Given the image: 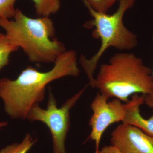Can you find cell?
Listing matches in <instances>:
<instances>
[{
    "mask_svg": "<svg viewBox=\"0 0 153 153\" xmlns=\"http://www.w3.org/2000/svg\"><path fill=\"white\" fill-rule=\"evenodd\" d=\"M17 0H0V18H13L16 13L15 3Z\"/></svg>",
    "mask_w": 153,
    "mask_h": 153,
    "instance_id": "cell-12",
    "label": "cell"
},
{
    "mask_svg": "<svg viewBox=\"0 0 153 153\" xmlns=\"http://www.w3.org/2000/svg\"><path fill=\"white\" fill-rule=\"evenodd\" d=\"M18 49L11 44L5 34L0 33V70L8 64L11 53Z\"/></svg>",
    "mask_w": 153,
    "mask_h": 153,
    "instance_id": "cell-10",
    "label": "cell"
},
{
    "mask_svg": "<svg viewBox=\"0 0 153 153\" xmlns=\"http://www.w3.org/2000/svg\"><path fill=\"white\" fill-rule=\"evenodd\" d=\"M98 153H123L119 148L115 146H105L101 149L99 150Z\"/></svg>",
    "mask_w": 153,
    "mask_h": 153,
    "instance_id": "cell-14",
    "label": "cell"
},
{
    "mask_svg": "<svg viewBox=\"0 0 153 153\" xmlns=\"http://www.w3.org/2000/svg\"><path fill=\"white\" fill-rule=\"evenodd\" d=\"M36 142V140L30 134H28L20 143H14L7 146L0 151V153H27Z\"/></svg>",
    "mask_w": 153,
    "mask_h": 153,
    "instance_id": "cell-11",
    "label": "cell"
},
{
    "mask_svg": "<svg viewBox=\"0 0 153 153\" xmlns=\"http://www.w3.org/2000/svg\"><path fill=\"white\" fill-rule=\"evenodd\" d=\"M111 136V145L123 153H153V137L134 126L121 124Z\"/></svg>",
    "mask_w": 153,
    "mask_h": 153,
    "instance_id": "cell-7",
    "label": "cell"
},
{
    "mask_svg": "<svg viewBox=\"0 0 153 153\" xmlns=\"http://www.w3.org/2000/svg\"><path fill=\"white\" fill-rule=\"evenodd\" d=\"M87 86L68 99L60 108L57 107V101L50 88L47 108L43 109L37 105L27 115L26 119L31 122H42L49 128L53 141V153H66L65 140L70 127V110L82 96Z\"/></svg>",
    "mask_w": 153,
    "mask_h": 153,
    "instance_id": "cell-5",
    "label": "cell"
},
{
    "mask_svg": "<svg viewBox=\"0 0 153 153\" xmlns=\"http://www.w3.org/2000/svg\"><path fill=\"white\" fill-rule=\"evenodd\" d=\"M118 1H120V0H105L109 8L111 7L116 2Z\"/></svg>",
    "mask_w": 153,
    "mask_h": 153,
    "instance_id": "cell-16",
    "label": "cell"
},
{
    "mask_svg": "<svg viewBox=\"0 0 153 153\" xmlns=\"http://www.w3.org/2000/svg\"><path fill=\"white\" fill-rule=\"evenodd\" d=\"M54 63L52 69L46 72L29 66L16 79H0V98L10 117L26 119L32 108L44 100L48 84L64 76L79 75L77 55L74 50L65 51Z\"/></svg>",
    "mask_w": 153,
    "mask_h": 153,
    "instance_id": "cell-1",
    "label": "cell"
},
{
    "mask_svg": "<svg viewBox=\"0 0 153 153\" xmlns=\"http://www.w3.org/2000/svg\"><path fill=\"white\" fill-rule=\"evenodd\" d=\"M7 122H0V128H1L3 127L4 126H5L7 125Z\"/></svg>",
    "mask_w": 153,
    "mask_h": 153,
    "instance_id": "cell-17",
    "label": "cell"
},
{
    "mask_svg": "<svg viewBox=\"0 0 153 153\" xmlns=\"http://www.w3.org/2000/svg\"><path fill=\"white\" fill-rule=\"evenodd\" d=\"M108 99L99 92L91 105L93 114L89 120L91 131L88 139L95 142V153L99 151L100 140L105 130L112 124L122 122L125 116V104L117 98L109 102Z\"/></svg>",
    "mask_w": 153,
    "mask_h": 153,
    "instance_id": "cell-6",
    "label": "cell"
},
{
    "mask_svg": "<svg viewBox=\"0 0 153 153\" xmlns=\"http://www.w3.org/2000/svg\"><path fill=\"white\" fill-rule=\"evenodd\" d=\"M144 104L153 108V93L144 95Z\"/></svg>",
    "mask_w": 153,
    "mask_h": 153,
    "instance_id": "cell-15",
    "label": "cell"
},
{
    "mask_svg": "<svg viewBox=\"0 0 153 153\" xmlns=\"http://www.w3.org/2000/svg\"><path fill=\"white\" fill-rule=\"evenodd\" d=\"M152 41H153V35H152ZM152 75L153 79V72H152Z\"/></svg>",
    "mask_w": 153,
    "mask_h": 153,
    "instance_id": "cell-18",
    "label": "cell"
},
{
    "mask_svg": "<svg viewBox=\"0 0 153 153\" xmlns=\"http://www.w3.org/2000/svg\"><path fill=\"white\" fill-rule=\"evenodd\" d=\"M152 74V69L133 53H117L100 66L94 88L109 98L127 103L132 94L153 93Z\"/></svg>",
    "mask_w": 153,
    "mask_h": 153,
    "instance_id": "cell-3",
    "label": "cell"
},
{
    "mask_svg": "<svg viewBox=\"0 0 153 153\" xmlns=\"http://www.w3.org/2000/svg\"><path fill=\"white\" fill-rule=\"evenodd\" d=\"M0 27L11 44L21 48L31 62L54 63L66 51L62 42L53 38L55 28L49 17L30 18L17 9L13 20L0 18Z\"/></svg>",
    "mask_w": 153,
    "mask_h": 153,
    "instance_id": "cell-2",
    "label": "cell"
},
{
    "mask_svg": "<svg viewBox=\"0 0 153 153\" xmlns=\"http://www.w3.org/2000/svg\"><path fill=\"white\" fill-rule=\"evenodd\" d=\"M136 0H120L116 11L112 15L100 13L94 10L84 2L93 19L84 25L85 28H94L92 36L101 41L98 51L91 58L81 55L79 62L89 80V85L94 88L95 78L94 73L98 62L105 52L110 47L120 50H129L135 48L138 44L137 35L124 25L125 13L131 8Z\"/></svg>",
    "mask_w": 153,
    "mask_h": 153,
    "instance_id": "cell-4",
    "label": "cell"
},
{
    "mask_svg": "<svg viewBox=\"0 0 153 153\" xmlns=\"http://www.w3.org/2000/svg\"><path fill=\"white\" fill-rule=\"evenodd\" d=\"M144 104V95L134 94L125 104L126 113L122 123L134 126L153 137V115L146 119L140 114V106Z\"/></svg>",
    "mask_w": 153,
    "mask_h": 153,
    "instance_id": "cell-8",
    "label": "cell"
},
{
    "mask_svg": "<svg viewBox=\"0 0 153 153\" xmlns=\"http://www.w3.org/2000/svg\"><path fill=\"white\" fill-rule=\"evenodd\" d=\"M83 2L88 4L92 8L97 12L107 13L109 7L105 0H82Z\"/></svg>",
    "mask_w": 153,
    "mask_h": 153,
    "instance_id": "cell-13",
    "label": "cell"
},
{
    "mask_svg": "<svg viewBox=\"0 0 153 153\" xmlns=\"http://www.w3.org/2000/svg\"><path fill=\"white\" fill-rule=\"evenodd\" d=\"M36 14L39 17H49L57 13L60 7V0H32Z\"/></svg>",
    "mask_w": 153,
    "mask_h": 153,
    "instance_id": "cell-9",
    "label": "cell"
}]
</instances>
